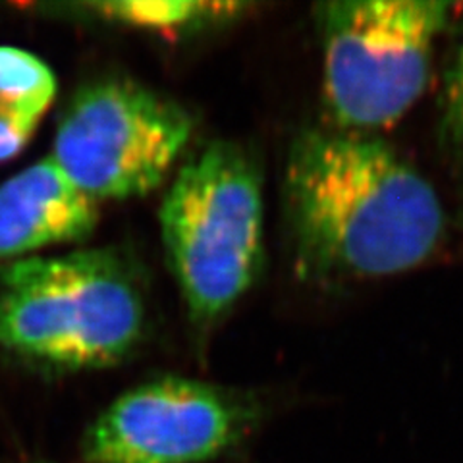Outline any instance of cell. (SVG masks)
I'll use <instances>...</instances> for the list:
<instances>
[{"instance_id":"1","label":"cell","mask_w":463,"mask_h":463,"mask_svg":"<svg viewBox=\"0 0 463 463\" xmlns=\"http://www.w3.org/2000/svg\"><path fill=\"white\" fill-rule=\"evenodd\" d=\"M282 197L296 272L317 286L413 270L448 234L444 203L421 172L381 136L330 124L292 141Z\"/></svg>"},{"instance_id":"2","label":"cell","mask_w":463,"mask_h":463,"mask_svg":"<svg viewBox=\"0 0 463 463\" xmlns=\"http://www.w3.org/2000/svg\"><path fill=\"white\" fill-rule=\"evenodd\" d=\"M145 298L109 250L12 260L0 269V347L56 371L103 369L139 345Z\"/></svg>"},{"instance_id":"3","label":"cell","mask_w":463,"mask_h":463,"mask_svg":"<svg viewBox=\"0 0 463 463\" xmlns=\"http://www.w3.org/2000/svg\"><path fill=\"white\" fill-rule=\"evenodd\" d=\"M161 234L195 323H214L257 280L265 253L260 176L232 141L192 156L163 199Z\"/></svg>"},{"instance_id":"4","label":"cell","mask_w":463,"mask_h":463,"mask_svg":"<svg viewBox=\"0 0 463 463\" xmlns=\"http://www.w3.org/2000/svg\"><path fill=\"white\" fill-rule=\"evenodd\" d=\"M439 0H335L315 8L332 128L379 136L427 91L454 20Z\"/></svg>"},{"instance_id":"5","label":"cell","mask_w":463,"mask_h":463,"mask_svg":"<svg viewBox=\"0 0 463 463\" xmlns=\"http://www.w3.org/2000/svg\"><path fill=\"white\" fill-rule=\"evenodd\" d=\"M192 134L176 100L134 81H93L61 116L51 161L95 203L132 199L166 180Z\"/></svg>"},{"instance_id":"6","label":"cell","mask_w":463,"mask_h":463,"mask_svg":"<svg viewBox=\"0 0 463 463\" xmlns=\"http://www.w3.org/2000/svg\"><path fill=\"white\" fill-rule=\"evenodd\" d=\"M255 419L232 390L165 376L128 390L83 439L87 463H203L241 442Z\"/></svg>"},{"instance_id":"7","label":"cell","mask_w":463,"mask_h":463,"mask_svg":"<svg viewBox=\"0 0 463 463\" xmlns=\"http://www.w3.org/2000/svg\"><path fill=\"white\" fill-rule=\"evenodd\" d=\"M99 222V203L43 158L0 184V263L61 243L83 241Z\"/></svg>"},{"instance_id":"8","label":"cell","mask_w":463,"mask_h":463,"mask_svg":"<svg viewBox=\"0 0 463 463\" xmlns=\"http://www.w3.org/2000/svg\"><path fill=\"white\" fill-rule=\"evenodd\" d=\"M54 97V74L41 58L0 47V163L25 147Z\"/></svg>"},{"instance_id":"9","label":"cell","mask_w":463,"mask_h":463,"mask_svg":"<svg viewBox=\"0 0 463 463\" xmlns=\"http://www.w3.org/2000/svg\"><path fill=\"white\" fill-rule=\"evenodd\" d=\"M81 16L118 25L153 29L165 33H185L194 29L236 18L250 5L195 3V0H116V3L70 5Z\"/></svg>"},{"instance_id":"10","label":"cell","mask_w":463,"mask_h":463,"mask_svg":"<svg viewBox=\"0 0 463 463\" xmlns=\"http://www.w3.org/2000/svg\"><path fill=\"white\" fill-rule=\"evenodd\" d=\"M437 143L456 195L458 221L463 226V32L454 43L442 74Z\"/></svg>"}]
</instances>
